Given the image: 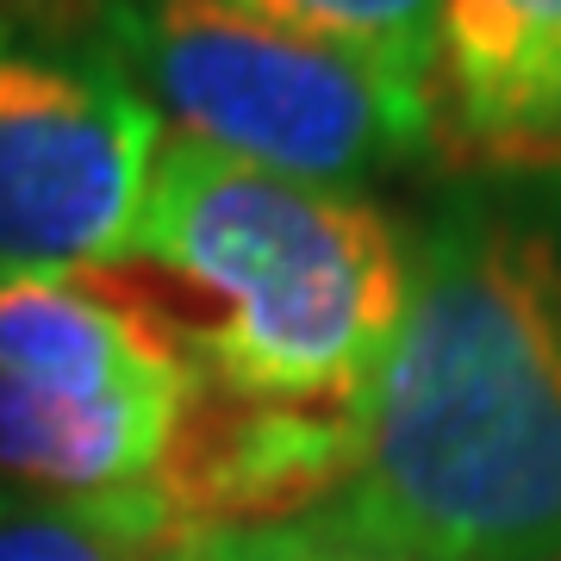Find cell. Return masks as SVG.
Here are the masks:
<instances>
[{"mask_svg":"<svg viewBox=\"0 0 561 561\" xmlns=\"http://www.w3.org/2000/svg\"><path fill=\"white\" fill-rule=\"evenodd\" d=\"M324 512L405 561L561 556V243L542 225L456 201L424 231Z\"/></svg>","mask_w":561,"mask_h":561,"instance_id":"obj_1","label":"cell"},{"mask_svg":"<svg viewBox=\"0 0 561 561\" xmlns=\"http://www.w3.org/2000/svg\"><path fill=\"white\" fill-rule=\"evenodd\" d=\"M131 256L194 280L219 319L187 331L213 393L356 405L405 319L412 256L362 187L256 169L162 131Z\"/></svg>","mask_w":561,"mask_h":561,"instance_id":"obj_2","label":"cell"},{"mask_svg":"<svg viewBox=\"0 0 561 561\" xmlns=\"http://www.w3.org/2000/svg\"><path fill=\"white\" fill-rule=\"evenodd\" d=\"M101 44L181 138L324 187H362L419 162L437 101L368 62L294 38L238 0H88Z\"/></svg>","mask_w":561,"mask_h":561,"instance_id":"obj_3","label":"cell"},{"mask_svg":"<svg viewBox=\"0 0 561 561\" xmlns=\"http://www.w3.org/2000/svg\"><path fill=\"white\" fill-rule=\"evenodd\" d=\"M157 144V106L88 32L0 7V275L131 256Z\"/></svg>","mask_w":561,"mask_h":561,"instance_id":"obj_4","label":"cell"},{"mask_svg":"<svg viewBox=\"0 0 561 561\" xmlns=\"http://www.w3.org/2000/svg\"><path fill=\"white\" fill-rule=\"evenodd\" d=\"M356 474V405H250L206 387L187 405L157 493L181 537L324 512Z\"/></svg>","mask_w":561,"mask_h":561,"instance_id":"obj_5","label":"cell"},{"mask_svg":"<svg viewBox=\"0 0 561 561\" xmlns=\"http://www.w3.org/2000/svg\"><path fill=\"white\" fill-rule=\"evenodd\" d=\"M0 375L57 400H194L187 331L88 275H0Z\"/></svg>","mask_w":561,"mask_h":561,"instance_id":"obj_6","label":"cell"},{"mask_svg":"<svg viewBox=\"0 0 561 561\" xmlns=\"http://www.w3.org/2000/svg\"><path fill=\"white\" fill-rule=\"evenodd\" d=\"M437 113L500 162H561V0H443Z\"/></svg>","mask_w":561,"mask_h":561,"instance_id":"obj_7","label":"cell"},{"mask_svg":"<svg viewBox=\"0 0 561 561\" xmlns=\"http://www.w3.org/2000/svg\"><path fill=\"white\" fill-rule=\"evenodd\" d=\"M201 400V393H194ZM194 400H57L0 375V474L25 493H125L157 481Z\"/></svg>","mask_w":561,"mask_h":561,"instance_id":"obj_8","label":"cell"},{"mask_svg":"<svg viewBox=\"0 0 561 561\" xmlns=\"http://www.w3.org/2000/svg\"><path fill=\"white\" fill-rule=\"evenodd\" d=\"M175 542L150 481L125 493H13L0 505V561H162Z\"/></svg>","mask_w":561,"mask_h":561,"instance_id":"obj_9","label":"cell"},{"mask_svg":"<svg viewBox=\"0 0 561 561\" xmlns=\"http://www.w3.org/2000/svg\"><path fill=\"white\" fill-rule=\"evenodd\" d=\"M243 13L368 62L437 101V13L443 0H238Z\"/></svg>","mask_w":561,"mask_h":561,"instance_id":"obj_10","label":"cell"},{"mask_svg":"<svg viewBox=\"0 0 561 561\" xmlns=\"http://www.w3.org/2000/svg\"><path fill=\"white\" fill-rule=\"evenodd\" d=\"M162 561H405V556L343 530L331 512H306V518H280V524H238V530L181 537Z\"/></svg>","mask_w":561,"mask_h":561,"instance_id":"obj_11","label":"cell"},{"mask_svg":"<svg viewBox=\"0 0 561 561\" xmlns=\"http://www.w3.org/2000/svg\"><path fill=\"white\" fill-rule=\"evenodd\" d=\"M7 500H13V493H7V486H0V505H7Z\"/></svg>","mask_w":561,"mask_h":561,"instance_id":"obj_12","label":"cell"},{"mask_svg":"<svg viewBox=\"0 0 561 561\" xmlns=\"http://www.w3.org/2000/svg\"><path fill=\"white\" fill-rule=\"evenodd\" d=\"M556 561H561V556H556Z\"/></svg>","mask_w":561,"mask_h":561,"instance_id":"obj_13","label":"cell"}]
</instances>
